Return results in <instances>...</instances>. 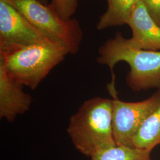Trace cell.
I'll use <instances>...</instances> for the list:
<instances>
[{
    "label": "cell",
    "instance_id": "cell-1",
    "mask_svg": "<svg viewBox=\"0 0 160 160\" xmlns=\"http://www.w3.org/2000/svg\"><path fill=\"white\" fill-rule=\"evenodd\" d=\"M112 99L86 100L69 119L67 132L82 154L91 158L97 151L117 145L112 127Z\"/></svg>",
    "mask_w": 160,
    "mask_h": 160
},
{
    "label": "cell",
    "instance_id": "cell-2",
    "mask_svg": "<svg viewBox=\"0 0 160 160\" xmlns=\"http://www.w3.org/2000/svg\"><path fill=\"white\" fill-rule=\"evenodd\" d=\"M98 63L109 67L112 74L110 88H114L115 65L120 61L129 64L131 70L126 77L127 84L134 92L149 88L160 90V51H148L130 46L120 32L99 48Z\"/></svg>",
    "mask_w": 160,
    "mask_h": 160
},
{
    "label": "cell",
    "instance_id": "cell-3",
    "mask_svg": "<svg viewBox=\"0 0 160 160\" xmlns=\"http://www.w3.org/2000/svg\"><path fill=\"white\" fill-rule=\"evenodd\" d=\"M69 54L61 44L48 41L20 48L0 55V64L12 80L35 89L51 72Z\"/></svg>",
    "mask_w": 160,
    "mask_h": 160
},
{
    "label": "cell",
    "instance_id": "cell-4",
    "mask_svg": "<svg viewBox=\"0 0 160 160\" xmlns=\"http://www.w3.org/2000/svg\"><path fill=\"white\" fill-rule=\"evenodd\" d=\"M20 12L46 38L65 46L69 54L80 49L83 33L75 18L64 20L49 4L37 0H4Z\"/></svg>",
    "mask_w": 160,
    "mask_h": 160
},
{
    "label": "cell",
    "instance_id": "cell-5",
    "mask_svg": "<svg viewBox=\"0 0 160 160\" xmlns=\"http://www.w3.org/2000/svg\"><path fill=\"white\" fill-rule=\"evenodd\" d=\"M112 127L117 145L135 148L133 139L145 120L160 103V90L138 102H125L113 97Z\"/></svg>",
    "mask_w": 160,
    "mask_h": 160
},
{
    "label": "cell",
    "instance_id": "cell-6",
    "mask_svg": "<svg viewBox=\"0 0 160 160\" xmlns=\"http://www.w3.org/2000/svg\"><path fill=\"white\" fill-rule=\"evenodd\" d=\"M48 39L17 9L0 0V55Z\"/></svg>",
    "mask_w": 160,
    "mask_h": 160
},
{
    "label": "cell",
    "instance_id": "cell-7",
    "mask_svg": "<svg viewBox=\"0 0 160 160\" xmlns=\"http://www.w3.org/2000/svg\"><path fill=\"white\" fill-rule=\"evenodd\" d=\"M132 37L127 39L130 46L142 50L160 51V26L149 15L141 0H138L128 24Z\"/></svg>",
    "mask_w": 160,
    "mask_h": 160
},
{
    "label": "cell",
    "instance_id": "cell-8",
    "mask_svg": "<svg viewBox=\"0 0 160 160\" xmlns=\"http://www.w3.org/2000/svg\"><path fill=\"white\" fill-rule=\"evenodd\" d=\"M23 86L12 80L0 64V116L12 122L30 108L32 99L24 92Z\"/></svg>",
    "mask_w": 160,
    "mask_h": 160
},
{
    "label": "cell",
    "instance_id": "cell-9",
    "mask_svg": "<svg viewBox=\"0 0 160 160\" xmlns=\"http://www.w3.org/2000/svg\"><path fill=\"white\" fill-rule=\"evenodd\" d=\"M138 0H107L108 9L100 18L97 29L128 24Z\"/></svg>",
    "mask_w": 160,
    "mask_h": 160
},
{
    "label": "cell",
    "instance_id": "cell-10",
    "mask_svg": "<svg viewBox=\"0 0 160 160\" xmlns=\"http://www.w3.org/2000/svg\"><path fill=\"white\" fill-rule=\"evenodd\" d=\"M160 144V103L145 120L133 139L134 147L152 150Z\"/></svg>",
    "mask_w": 160,
    "mask_h": 160
},
{
    "label": "cell",
    "instance_id": "cell-11",
    "mask_svg": "<svg viewBox=\"0 0 160 160\" xmlns=\"http://www.w3.org/2000/svg\"><path fill=\"white\" fill-rule=\"evenodd\" d=\"M152 150L116 145L103 149L91 157L92 160H152Z\"/></svg>",
    "mask_w": 160,
    "mask_h": 160
},
{
    "label": "cell",
    "instance_id": "cell-12",
    "mask_svg": "<svg viewBox=\"0 0 160 160\" xmlns=\"http://www.w3.org/2000/svg\"><path fill=\"white\" fill-rule=\"evenodd\" d=\"M78 0H51L49 5L64 20L71 18L77 7Z\"/></svg>",
    "mask_w": 160,
    "mask_h": 160
},
{
    "label": "cell",
    "instance_id": "cell-13",
    "mask_svg": "<svg viewBox=\"0 0 160 160\" xmlns=\"http://www.w3.org/2000/svg\"><path fill=\"white\" fill-rule=\"evenodd\" d=\"M149 15L160 26V0H141Z\"/></svg>",
    "mask_w": 160,
    "mask_h": 160
},
{
    "label": "cell",
    "instance_id": "cell-14",
    "mask_svg": "<svg viewBox=\"0 0 160 160\" xmlns=\"http://www.w3.org/2000/svg\"><path fill=\"white\" fill-rule=\"evenodd\" d=\"M37 1H39L41 3H42L43 4H45V5L49 4H48V0H37Z\"/></svg>",
    "mask_w": 160,
    "mask_h": 160
}]
</instances>
